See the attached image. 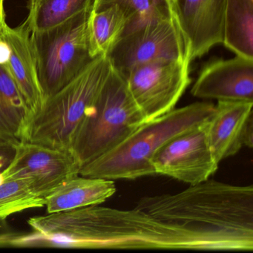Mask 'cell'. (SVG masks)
<instances>
[{
    "label": "cell",
    "mask_w": 253,
    "mask_h": 253,
    "mask_svg": "<svg viewBox=\"0 0 253 253\" xmlns=\"http://www.w3.org/2000/svg\"><path fill=\"white\" fill-rule=\"evenodd\" d=\"M135 208L198 237L211 251H253V185L209 179L177 193L143 197Z\"/></svg>",
    "instance_id": "6da1fadb"
},
{
    "label": "cell",
    "mask_w": 253,
    "mask_h": 253,
    "mask_svg": "<svg viewBox=\"0 0 253 253\" xmlns=\"http://www.w3.org/2000/svg\"><path fill=\"white\" fill-rule=\"evenodd\" d=\"M214 109L213 103L196 102L146 121L116 147L84 166L80 174L111 180L155 175L152 160L158 149L172 137L207 121Z\"/></svg>",
    "instance_id": "7a4b0ae2"
},
{
    "label": "cell",
    "mask_w": 253,
    "mask_h": 253,
    "mask_svg": "<svg viewBox=\"0 0 253 253\" xmlns=\"http://www.w3.org/2000/svg\"><path fill=\"white\" fill-rule=\"evenodd\" d=\"M112 70L109 57L94 58L73 81L29 115L20 140L70 151L77 128Z\"/></svg>",
    "instance_id": "3957f363"
},
{
    "label": "cell",
    "mask_w": 253,
    "mask_h": 253,
    "mask_svg": "<svg viewBox=\"0 0 253 253\" xmlns=\"http://www.w3.org/2000/svg\"><path fill=\"white\" fill-rule=\"evenodd\" d=\"M146 122L124 77L112 72L75 131L70 152L81 168L116 147Z\"/></svg>",
    "instance_id": "277c9868"
},
{
    "label": "cell",
    "mask_w": 253,
    "mask_h": 253,
    "mask_svg": "<svg viewBox=\"0 0 253 253\" xmlns=\"http://www.w3.org/2000/svg\"><path fill=\"white\" fill-rule=\"evenodd\" d=\"M90 11L57 27L31 33L43 100L73 81L94 60L90 54L87 32Z\"/></svg>",
    "instance_id": "5b68a950"
},
{
    "label": "cell",
    "mask_w": 253,
    "mask_h": 253,
    "mask_svg": "<svg viewBox=\"0 0 253 253\" xmlns=\"http://www.w3.org/2000/svg\"><path fill=\"white\" fill-rule=\"evenodd\" d=\"M108 57L114 69L122 75L149 63L190 62L186 40L174 13L169 18L124 35Z\"/></svg>",
    "instance_id": "8992f818"
},
{
    "label": "cell",
    "mask_w": 253,
    "mask_h": 253,
    "mask_svg": "<svg viewBox=\"0 0 253 253\" xmlns=\"http://www.w3.org/2000/svg\"><path fill=\"white\" fill-rule=\"evenodd\" d=\"M189 65L188 60L157 62L121 75L146 121L175 109L191 84Z\"/></svg>",
    "instance_id": "52a82bcc"
},
{
    "label": "cell",
    "mask_w": 253,
    "mask_h": 253,
    "mask_svg": "<svg viewBox=\"0 0 253 253\" xmlns=\"http://www.w3.org/2000/svg\"><path fill=\"white\" fill-rule=\"evenodd\" d=\"M81 169L70 151L20 140L14 144L9 164L0 172V180L25 179L35 193L45 198L60 184L79 175Z\"/></svg>",
    "instance_id": "ba28073f"
},
{
    "label": "cell",
    "mask_w": 253,
    "mask_h": 253,
    "mask_svg": "<svg viewBox=\"0 0 253 253\" xmlns=\"http://www.w3.org/2000/svg\"><path fill=\"white\" fill-rule=\"evenodd\" d=\"M206 121L180 133L163 145L154 155L155 174L196 185L217 171V162L207 140Z\"/></svg>",
    "instance_id": "9c48e42d"
},
{
    "label": "cell",
    "mask_w": 253,
    "mask_h": 253,
    "mask_svg": "<svg viewBox=\"0 0 253 253\" xmlns=\"http://www.w3.org/2000/svg\"><path fill=\"white\" fill-rule=\"evenodd\" d=\"M191 93L203 100L253 102V60L236 55L209 62L200 71Z\"/></svg>",
    "instance_id": "30bf717a"
},
{
    "label": "cell",
    "mask_w": 253,
    "mask_h": 253,
    "mask_svg": "<svg viewBox=\"0 0 253 253\" xmlns=\"http://www.w3.org/2000/svg\"><path fill=\"white\" fill-rule=\"evenodd\" d=\"M226 4V0H173L190 63L223 42Z\"/></svg>",
    "instance_id": "8fae6325"
},
{
    "label": "cell",
    "mask_w": 253,
    "mask_h": 253,
    "mask_svg": "<svg viewBox=\"0 0 253 253\" xmlns=\"http://www.w3.org/2000/svg\"><path fill=\"white\" fill-rule=\"evenodd\" d=\"M253 101H217L206 121L207 140L217 163L253 148Z\"/></svg>",
    "instance_id": "7c38bea8"
},
{
    "label": "cell",
    "mask_w": 253,
    "mask_h": 253,
    "mask_svg": "<svg viewBox=\"0 0 253 253\" xmlns=\"http://www.w3.org/2000/svg\"><path fill=\"white\" fill-rule=\"evenodd\" d=\"M0 61L5 64L17 84L30 114L40 109L43 96L38 81L36 62L26 23L0 28ZM29 114V115H30Z\"/></svg>",
    "instance_id": "4fadbf2b"
},
{
    "label": "cell",
    "mask_w": 253,
    "mask_h": 253,
    "mask_svg": "<svg viewBox=\"0 0 253 253\" xmlns=\"http://www.w3.org/2000/svg\"><path fill=\"white\" fill-rule=\"evenodd\" d=\"M116 192L114 180L75 176L60 184L45 198L48 213L98 205Z\"/></svg>",
    "instance_id": "5bb4252c"
},
{
    "label": "cell",
    "mask_w": 253,
    "mask_h": 253,
    "mask_svg": "<svg viewBox=\"0 0 253 253\" xmlns=\"http://www.w3.org/2000/svg\"><path fill=\"white\" fill-rule=\"evenodd\" d=\"M127 23L125 14L117 5H111L99 10L91 9L87 32L91 57H108L124 36Z\"/></svg>",
    "instance_id": "9a60e30c"
},
{
    "label": "cell",
    "mask_w": 253,
    "mask_h": 253,
    "mask_svg": "<svg viewBox=\"0 0 253 253\" xmlns=\"http://www.w3.org/2000/svg\"><path fill=\"white\" fill-rule=\"evenodd\" d=\"M222 44L253 60V0H226Z\"/></svg>",
    "instance_id": "2e32d148"
},
{
    "label": "cell",
    "mask_w": 253,
    "mask_h": 253,
    "mask_svg": "<svg viewBox=\"0 0 253 253\" xmlns=\"http://www.w3.org/2000/svg\"><path fill=\"white\" fill-rule=\"evenodd\" d=\"M30 110L11 74L0 61V137L20 141Z\"/></svg>",
    "instance_id": "e0dca14e"
},
{
    "label": "cell",
    "mask_w": 253,
    "mask_h": 253,
    "mask_svg": "<svg viewBox=\"0 0 253 253\" xmlns=\"http://www.w3.org/2000/svg\"><path fill=\"white\" fill-rule=\"evenodd\" d=\"M92 3L93 0H30L25 23L31 33L43 32L91 10Z\"/></svg>",
    "instance_id": "ac0fdd59"
},
{
    "label": "cell",
    "mask_w": 253,
    "mask_h": 253,
    "mask_svg": "<svg viewBox=\"0 0 253 253\" xmlns=\"http://www.w3.org/2000/svg\"><path fill=\"white\" fill-rule=\"evenodd\" d=\"M111 5L119 7L127 18L124 35L149 23L169 18L174 15L173 0H93L92 10Z\"/></svg>",
    "instance_id": "d6986e66"
},
{
    "label": "cell",
    "mask_w": 253,
    "mask_h": 253,
    "mask_svg": "<svg viewBox=\"0 0 253 253\" xmlns=\"http://www.w3.org/2000/svg\"><path fill=\"white\" fill-rule=\"evenodd\" d=\"M44 206L45 198L35 193L28 180H0V218Z\"/></svg>",
    "instance_id": "ffe728a7"
},
{
    "label": "cell",
    "mask_w": 253,
    "mask_h": 253,
    "mask_svg": "<svg viewBox=\"0 0 253 253\" xmlns=\"http://www.w3.org/2000/svg\"><path fill=\"white\" fill-rule=\"evenodd\" d=\"M23 232L15 230L7 221V219L0 218V247H13L14 241Z\"/></svg>",
    "instance_id": "44dd1931"
},
{
    "label": "cell",
    "mask_w": 253,
    "mask_h": 253,
    "mask_svg": "<svg viewBox=\"0 0 253 253\" xmlns=\"http://www.w3.org/2000/svg\"><path fill=\"white\" fill-rule=\"evenodd\" d=\"M14 142H1L0 143V172L9 164L14 155Z\"/></svg>",
    "instance_id": "7402d4cb"
},
{
    "label": "cell",
    "mask_w": 253,
    "mask_h": 253,
    "mask_svg": "<svg viewBox=\"0 0 253 253\" xmlns=\"http://www.w3.org/2000/svg\"><path fill=\"white\" fill-rule=\"evenodd\" d=\"M6 24L5 22V10H4V0H0V28Z\"/></svg>",
    "instance_id": "603a6c76"
},
{
    "label": "cell",
    "mask_w": 253,
    "mask_h": 253,
    "mask_svg": "<svg viewBox=\"0 0 253 253\" xmlns=\"http://www.w3.org/2000/svg\"><path fill=\"white\" fill-rule=\"evenodd\" d=\"M1 142H11V141H8V140H4V139L1 138V137H0V143H1ZM14 143H17V142H14Z\"/></svg>",
    "instance_id": "cb8c5ba5"
}]
</instances>
